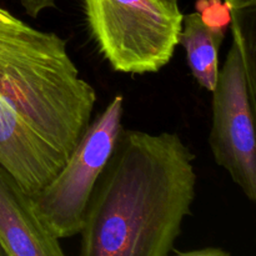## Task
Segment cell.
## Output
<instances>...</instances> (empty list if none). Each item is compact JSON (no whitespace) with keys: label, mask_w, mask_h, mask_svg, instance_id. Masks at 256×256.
Returning a JSON list of instances; mask_svg holds the SVG:
<instances>
[{"label":"cell","mask_w":256,"mask_h":256,"mask_svg":"<svg viewBox=\"0 0 256 256\" xmlns=\"http://www.w3.org/2000/svg\"><path fill=\"white\" fill-rule=\"evenodd\" d=\"M172 2H178V0H172Z\"/></svg>","instance_id":"cell-14"},{"label":"cell","mask_w":256,"mask_h":256,"mask_svg":"<svg viewBox=\"0 0 256 256\" xmlns=\"http://www.w3.org/2000/svg\"><path fill=\"white\" fill-rule=\"evenodd\" d=\"M26 14L32 18H36L44 10L55 6V0H20Z\"/></svg>","instance_id":"cell-10"},{"label":"cell","mask_w":256,"mask_h":256,"mask_svg":"<svg viewBox=\"0 0 256 256\" xmlns=\"http://www.w3.org/2000/svg\"><path fill=\"white\" fill-rule=\"evenodd\" d=\"M0 245L8 256H65L39 219L32 199L0 166Z\"/></svg>","instance_id":"cell-7"},{"label":"cell","mask_w":256,"mask_h":256,"mask_svg":"<svg viewBox=\"0 0 256 256\" xmlns=\"http://www.w3.org/2000/svg\"><path fill=\"white\" fill-rule=\"evenodd\" d=\"M172 256H232V254L220 248H204V249L192 250V252H178Z\"/></svg>","instance_id":"cell-11"},{"label":"cell","mask_w":256,"mask_h":256,"mask_svg":"<svg viewBox=\"0 0 256 256\" xmlns=\"http://www.w3.org/2000/svg\"><path fill=\"white\" fill-rule=\"evenodd\" d=\"M232 42L212 92L209 144L216 164L250 202L256 200L255 62L240 12H232Z\"/></svg>","instance_id":"cell-4"},{"label":"cell","mask_w":256,"mask_h":256,"mask_svg":"<svg viewBox=\"0 0 256 256\" xmlns=\"http://www.w3.org/2000/svg\"><path fill=\"white\" fill-rule=\"evenodd\" d=\"M89 32L110 66L125 74L158 72L179 45L182 16L172 0H84Z\"/></svg>","instance_id":"cell-3"},{"label":"cell","mask_w":256,"mask_h":256,"mask_svg":"<svg viewBox=\"0 0 256 256\" xmlns=\"http://www.w3.org/2000/svg\"><path fill=\"white\" fill-rule=\"evenodd\" d=\"M195 155L175 132L122 130L80 232L79 256H168L196 195Z\"/></svg>","instance_id":"cell-1"},{"label":"cell","mask_w":256,"mask_h":256,"mask_svg":"<svg viewBox=\"0 0 256 256\" xmlns=\"http://www.w3.org/2000/svg\"><path fill=\"white\" fill-rule=\"evenodd\" d=\"M66 159L0 96V166L29 196L40 192Z\"/></svg>","instance_id":"cell-6"},{"label":"cell","mask_w":256,"mask_h":256,"mask_svg":"<svg viewBox=\"0 0 256 256\" xmlns=\"http://www.w3.org/2000/svg\"><path fill=\"white\" fill-rule=\"evenodd\" d=\"M122 114L124 98L118 94L88 125L59 172L30 196L39 219L59 240L82 232L95 188L122 130Z\"/></svg>","instance_id":"cell-5"},{"label":"cell","mask_w":256,"mask_h":256,"mask_svg":"<svg viewBox=\"0 0 256 256\" xmlns=\"http://www.w3.org/2000/svg\"><path fill=\"white\" fill-rule=\"evenodd\" d=\"M0 256H8L6 252H5L4 249L2 248V245H0Z\"/></svg>","instance_id":"cell-13"},{"label":"cell","mask_w":256,"mask_h":256,"mask_svg":"<svg viewBox=\"0 0 256 256\" xmlns=\"http://www.w3.org/2000/svg\"><path fill=\"white\" fill-rule=\"evenodd\" d=\"M225 29L212 26L198 12L182 16L179 44L186 52L188 65L198 84L214 92L219 76V52Z\"/></svg>","instance_id":"cell-8"},{"label":"cell","mask_w":256,"mask_h":256,"mask_svg":"<svg viewBox=\"0 0 256 256\" xmlns=\"http://www.w3.org/2000/svg\"><path fill=\"white\" fill-rule=\"evenodd\" d=\"M0 96L66 158L90 124L96 92L66 42L0 6Z\"/></svg>","instance_id":"cell-2"},{"label":"cell","mask_w":256,"mask_h":256,"mask_svg":"<svg viewBox=\"0 0 256 256\" xmlns=\"http://www.w3.org/2000/svg\"><path fill=\"white\" fill-rule=\"evenodd\" d=\"M196 12L202 15L204 22L212 26L225 28L232 22V12L226 4L220 0H199L196 2Z\"/></svg>","instance_id":"cell-9"},{"label":"cell","mask_w":256,"mask_h":256,"mask_svg":"<svg viewBox=\"0 0 256 256\" xmlns=\"http://www.w3.org/2000/svg\"><path fill=\"white\" fill-rule=\"evenodd\" d=\"M229 6L230 12H242L246 10H254L256 0H224Z\"/></svg>","instance_id":"cell-12"}]
</instances>
